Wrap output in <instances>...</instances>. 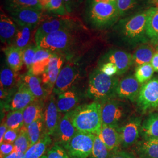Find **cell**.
Wrapping results in <instances>:
<instances>
[{
    "label": "cell",
    "mask_w": 158,
    "mask_h": 158,
    "mask_svg": "<svg viewBox=\"0 0 158 158\" xmlns=\"http://www.w3.org/2000/svg\"><path fill=\"white\" fill-rule=\"evenodd\" d=\"M150 8L119 19L108 31L109 37L129 47L147 44V24Z\"/></svg>",
    "instance_id": "cell-1"
},
{
    "label": "cell",
    "mask_w": 158,
    "mask_h": 158,
    "mask_svg": "<svg viewBox=\"0 0 158 158\" xmlns=\"http://www.w3.org/2000/svg\"><path fill=\"white\" fill-rule=\"evenodd\" d=\"M23 110L11 111L6 115L4 122L8 129L20 130L24 125Z\"/></svg>",
    "instance_id": "cell-35"
},
{
    "label": "cell",
    "mask_w": 158,
    "mask_h": 158,
    "mask_svg": "<svg viewBox=\"0 0 158 158\" xmlns=\"http://www.w3.org/2000/svg\"><path fill=\"white\" fill-rule=\"evenodd\" d=\"M47 158H69L66 150L64 148L55 143L51 147L47 153Z\"/></svg>",
    "instance_id": "cell-42"
},
{
    "label": "cell",
    "mask_w": 158,
    "mask_h": 158,
    "mask_svg": "<svg viewBox=\"0 0 158 158\" xmlns=\"http://www.w3.org/2000/svg\"><path fill=\"white\" fill-rule=\"evenodd\" d=\"M18 29L17 24L11 18L1 12L0 19V39L1 42L11 45Z\"/></svg>",
    "instance_id": "cell-22"
},
{
    "label": "cell",
    "mask_w": 158,
    "mask_h": 158,
    "mask_svg": "<svg viewBox=\"0 0 158 158\" xmlns=\"http://www.w3.org/2000/svg\"><path fill=\"white\" fill-rule=\"evenodd\" d=\"M84 0H63L68 14H72L79 9Z\"/></svg>",
    "instance_id": "cell-44"
},
{
    "label": "cell",
    "mask_w": 158,
    "mask_h": 158,
    "mask_svg": "<svg viewBox=\"0 0 158 158\" xmlns=\"http://www.w3.org/2000/svg\"><path fill=\"white\" fill-rule=\"evenodd\" d=\"M151 64L154 69V71L158 72V51H156L153 55Z\"/></svg>",
    "instance_id": "cell-49"
},
{
    "label": "cell",
    "mask_w": 158,
    "mask_h": 158,
    "mask_svg": "<svg viewBox=\"0 0 158 158\" xmlns=\"http://www.w3.org/2000/svg\"><path fill=\"white\" fill-rule=\"evenodd\" d=\"M97 135L98 136L111 152L117 151L121 147L119 127L102 125Z\"/></svg>",
    "instance_id": "cell-19"
},
{
    "label": "cell",
    "mask_w": 158,
    "mask_h": 158,
    "mask_svg": "<svg viewBox=\"0 0 158 158\" xmlns=\"http://www.w3.org/2000/svg\"><path fill=\"white\" fill-rule=\"evenodd\" d=\"M79 97L77 94L72 90H69L59 94L56 105L60 113H67L76 108Z\"/></svg>",
    "instance_id": "cell-24"
},
{
    "label": "cell",
    "mask_w": 158,
    "mask_h": 158,
    "mask_svg": "<svg viewBox=\"0 0 158 158\" xmlns=\"http://www.w3.org/2000/svg\"><path fill=\"white\" fill-rule=\"evenodd\" d=\"M40 158H47V155H44V156H42Z\"/></svg>",
    "instance_id": "cell-53"
},
{
    "label": "cell",
    "mask_w": 158,
    "mask_h": 158,
    "mask_svg": "<svg viewBox=\"0 0 158 158\" xmlns=\"http://www.w3.org/2000/svg\"><path fill=\"white\" fill-rule=\"evenodd\" d=\"M51 57L40 60L33 63L32 67L29 70V72L35 76H40L44 73L50 62Z\"/></svg>",
    "instance_id": "cell-41"
},
{
    "label": "cell",
    "mask_w": 158,
    "mask_h": 158,
    "mask_svg": "<svg viewBox=\"0 0 158 158\" xmlns=\"http://www.w3.org/2000/svg\"><path fill=\"white\" fill-rule=\"evenodd\" d=\"M140 134L142 139L158 138V114H151L142 123Z\"/></svg>",
    "instance_id": "cell-27"
},
{
    "label": "cell",
    "mask_w": 158,
    "mask_h": 158,
    "mask_svg": "<svg viewBox=\"0 0 158 158\" xmlns=\"http://www.w3.org/2000/svg\"><path fill=\"white\" fill-rule=\"evenodd\" d=\"M158 6V5H157V6Z\"/></svg>",
    "instance_id": "cell-55"
},
{
    "label": "cell",
    "mask_w": 158,
    "mask_h": 158,
    "mask_svg": "<svg viewBox=\"0 0 158 158\" xmlns=\"http://www.w3.org/2000/svg\"><path fill=\"white\" fill-rule=\"evenodd\" d=\"M151 2L153 6H156L158 4V0H151Z\"/></svg>",
    "instance_id": "cell-52"
},
{
    "label": "cell",
    "mask_w": 158,
    "mask_h": 158,
    "mask_svg": "<svg viewBox=\"0 0 158 158\" xmlns=\"http://www.w3.org/2000/svg\"><path fill=\"white\" fill-rule=\"evenodd\" d=\"M141 85L135 76L124 77L119 81L116 89V96L121 99L136 102L141 87Z\"/></svg>",
    "instance_id": "cell-17"
},
{
    "label": "cell",
    "mask_w": 158,
    "mask_h": 158,
    "mask_svg": "<svg viewBox=\"0 0 158 158\" xmlns=\"http://www.w3.org/2000/svg\"><path fill=\"white\" fill-rule=\"evenodd\" d=\"M37 49V46L30 44L23 49V64L28 69V70H29L32 66L35 54Z\"/></svg>",
    "instance_id": "cell-40"
},
{
    "label": "cell",
    "mask_w": 158,
    "mask_h": 158,
    "mask_svg": "<svg viewBox=\"0 0 158 158\" xmlns=\"http://www.w3.org/2000/svg\"><path fill=\"white\" fill-rule=\"evenodd\" d=\"M83 17L90 28L98 31L110 29L121 18L117 1L97 2L94 0L86 1Z\"/></svg>",
    "instance_id": "cell-2"
},
{
    "label": "cell",
    "mask_w": 158,
    "mask_h": 158,
    "mask_svg": "<svg viewBox=\"0 0 158 158\" xmlns=\"http://www.w3.org/2000/svg\"><path fill=\"white\" fill-rule=\"evenodd\" d=\"M8 12L10 17L19 27L30 26L36 28L42 21H44V10L23 8L8 10Z\"/></svg>",
    "instance_id": "cell-11"
},
{
    "label": "cell",
    "mask_w": 158,
    "mask_h": 158,
    "mask_svg": "<svg viewBox=\"0 0 158 158\" xmlns=\"http://www.w3.org/2000/svg\"><path fill=\"white\" fill-rule=\"evenodd\" d=\"M4 158H25V153L18 151H14Z\"/></svg>",
    "instance_id": "cell-50"
},
{
    "label": "cell",
    "mask_w": 158,
    "mask_h": 158,
    "mask_svg": "<svg viewBox=\"0 0 158 158\" xmlns=\"http://www.w3.org/2000/svg\"><path fill=\"white\" fill-rule=\"evenodd\" d=\"M110 1H117V0H110Z\"/></svg>",
    "instance_id": "cell-54"
},
{
    "label": "cell",
    "mask_w": 158,
    "mask_h": 158,
    "mask_svg": "<svg viewBox=\"0 0 158 158\" xmlns=\"http://www.w3.org/2000/svg\"><path fill=\"white\" fill-rule=\"evenodd\" d=\"M111 152L98 136L95 135L91 158H108Z\"/></svg>",
    "instance_id": "cell-37"
},
{
    "label": "cell",
    "mask_w": 158,
    "mask_h": 158,
    "mask_svg": "<svg viewBox=\"0 0 158 158\" xmlns=\"http://www.w3.org/2000/svg\"><path fill=\"white\" fill-rule=\"evenodd\" d=\"M79 76V69L74 63H69L61 69L57 78L53 92L60 94L68 91L73 85Z\"/></svg>",
    "instance_id": "cell-12"
},
{
    "label": "cell",
    "mask_w": 158,
    "mask_h": 158,
    "mask_svg": "<svg viewBox=\"0 0 158 158\" xmlns=\"http://www.w3.org/2000/svg\"><path fill=\"white\" fill-rule=\"evenodd\" d=\"M72 111L66 113L61 117L56 130L53 135L55 137V143L63 148H65L69 142L78 132L73 123Z\"/></svg>",
    "instance_id": "cell-13"
},
{
    "label": "cell",
    "mask_w": 158,
    "mask_h": 158,
    "mask_svg": "<svg viewBox=\"0 0 158 158\" xmlns=\"http://www.w3.org/2000/svg\"><path fill=\"white\" fill-rule=\"evenodd\" d=\"M13 144L15 148V151L21 152L24 153L27 152L29 147L31 146L28 131L25 125H23L20 129L17 139Z\"/></svg>",
    "instance_id": "cell-36"
},
{
    "label": "cell",
    "mask_w": 158,
    "mask_h": 158,
    "mask_svg": "<svg viewBox=\"0 0 158 158\" xmlns=\"http://www.w3.org/2000/svg\"><path fill=\"white\" fill-rule=\"evenodd\" d=\"M8 130V128L7 127L5 122L3 121L2 123H1L0 125V143H2L4 137L6 134V131Z\"/></svg>",
    "instance_id": "cell-48"
},
{
    "label": "cell",
    "mask_w": 158,
    "mask_h": 158,
    "mask_svg": "<svg viewBox=\"0 0 158 158\" xmlns=\"http://www.w3.org/2000/svg\"><path fill=\"white\" fill-rule=\"evenodd\" d=\"M99 69L104 73L109 76H114L117 74L118 69L117 66L111 62H106L100 64Z\"/></svg>",
    "instance_id": "cell-43"
},
{
    "label": "cell",
    "mask_w": 158,
    "mask_h": 158,
    "mask_svg": "<svg viewBox=\"0 0 158 158\" xmlns=\"http://www.w3.org/2000/svg\"><path fill=\"white\" fill-rule=\"evenodd\" d=\"M141 125V118L133 116L119 127L121 147L127 149L135 145L139 136Z\"/></svg>",
    "instance_id": "cell-10"
},
{
    "label": "cell",
    "mask_w": 158,
    "mask_h": 158,
    "mask_svg": "<svg viewBox=\"0 0 158 158\" xmlns=\"http://www.w3.org/2000/svg\"></svg>",
    "instance_id": "cell-56"
},
{
    "label": "cell",
    "mask_w": 158,
    "mask_h": 158,
    "mask_svg": "<svg viewBox=\"0 0 158 158\" xmlns=\"http://www.w3.org/2000/svg\"><path fill=\"white\" fill-rule=\"evenodd\" d=\"M101 64L106 62L114 63L118 69V75L125 73L134 64L132 55L118 49H113L107 52L100 60Z\"/></svg>",
    "instance_id": "cell-15"
},
{
    "label": "cell",
    "mask_w": 158,
    "mask_h": 158,
    "mask_svg": "<svg viewBox=\"0 0 158 158\" xmlns=\"http://www.w3.org/2000/svg\"><path fill=\"white\" fill-rule=\"evenodd\" d=\"M83 29L81 25L77 27L58 31L46 35L37 42L36 45L38 48L62 55L69 53L77 44L80 34L84 32Z\"/></svg>",
    "instance_id": "cell-3"
},
{
    "label": "cell",
    "mask_w": 158,
    "mask_h": 158,
    "mask_svg": "<svg viewBox=\"0 0 158 158\" xmlns=\"http://www.w3.org/2000/svg\"><path fill=\"white\" fill-rule=\"evenodd\" d=\"M108 158H136L135 155L132 152H128L124 150L118 149L112 152Z\"/></svg>",
    "instance_id": "cell-47"
},
{
    "label": "cell",
    "mask_w": 158,
    "mask_h": 158,
    "mask_svg": "<svg viewBox=\"0 0 158 158\" xmlns=\"http://www.w3.org/2000/svg\"><path fill=\"white\" fill-rule=\"evenodd\" d=\"M19 80L28 88L36 100H43L49 94L43 86L41 79L29 72L23 75Z\"/></svg>",
    "instance_id": "cell-21"
},
{
    "label": "cell",
    "mask_w": 158,
    "mask_h": 158,
    "mask_svg": "<svg viewBox=\"0 0 158 158\" xmlns=\"http://www.w3.org/2000/svg\"><path fill=\"white\" fill-rule=\"evenodd\" d=\"M15 151V148L13 143L3 142L0 145V157L4 158L6 156Z\"/></svg>",
    "instance_id": "cell-46"
},
{
    "label": "cell",
    "mask_w": 158,
    "mask_h": 158,
    "mask_svg": "<svg viewBox=\"0 0 158 158\" xmlns=\"http://www.w3.org/2000/svg\"><path fill=\"white\" fill-rule=\"evenodd\" d=\"M100 103L102 125L119 127L129 118L130 107L124 102L111 98Z\"/></svg>",
    "instance_id": "cell-6"
},
{
    "label": "cell",
    "mask_w": 158,
    "mask_h": 158,
    "mask_svg": "<svg viewBox=\"0 0 158 158\" xmlns=\"http://www.w3.org/2000/svg\"><path fill=\"white\" fill-rule=\"evenodd\" d=\"M118 79L109 76L97 68L90 74L87 95L94 101L101 102L114 98L116 96V89Z\"/></svg>",
    "instance_id": "cell-5"
},
{
    "label": "cell",
    "mask_w": 158,
    "mask_h": 158,
    "mask_svg": "<svg viewBox=\"0 0 158 158\" xmlns=\"http://www.w3.org/2000/svg\"><path fill=\"white\" fill-rule=\"evenodd\" d=\"M19 131L20 130L8 129L6 132V134L3 139L2 143L6 142V143H14L19 135Z\"/></svg>",
    "instance_id": "cell-45"
},
{
    "label": "cell",
    "mask_w": 158,
    "mask_h": 158,
    "mask_svg": "<svg viewBox=\"0 0 158 158\" xmlns=\"http://www.w3.org/2000/svg\"><path fill=\"white\" fill-rule=\"evenodd\" d=\"M63 63V56L54 53L51 57L50 62L45 73L42 74V83L48 93L53 90L57 78L62 69Z\"/></svg>",
    "instance_id": "cell-16"
},
{
    "label": "cell",
    "mask_w": 158,
    "mask_h": 158,
    "mask_svg": "<svg viewBox=\"0 0 158 158\" xmlns=\"http://www.w3.org/2000/svg\"><path fill=\"white\" fill-rule=\"evenodd\" d=\"M18 89L11 100L3 106V109L6 111H15L23 110L36 99L28 88L20 80L18 83Z\"/></svg>",
    "instance_id": "cell-14"
},
{
    "label": "cell",
    "mask_w": 158,
    "mask_h": 158,
    "mask_svg": "<svg viewBox=\"0 0 158 158\" xmlns=\"http://www.w3.org/2000/svg\"><path fill=\"white\" fill-rule=\"evenodd\" d=\"M154 72L151 63L144 64L136 68L135 77L141 84H143L151 79Z\"/></svg>",
    "instance_id": "cell-38"
},
{
    "label": "cell",
    "mask_w": 158,
    "mask_h": 158,
    "mask_svg": "<svg viewBox=\"0 0 158 158\" xmlns=\"http://www.w3.org/2000/svg\"><path fill=\"white\" fill-rule=\"evenodd\" d=\"M72 111V121L76 130L95 135L98 134L102 125L100 102L94 101L76 107Z\"/></svg>",
    "instance_id": "cell-4"
},
{
    "label": "cell",
    "mask_w": 158,
    "mask_h": 158,
    "mask_svg": "<svg viewBox=\"0 0 158 158\" xmlns=\"http://www.w3.org/2000/svg\"><path fill=\"white\" fill-rule=\"evenodd\" d=\"M136 102L143 114L158 108V79H151L142 84Z\"/></svg>",
    "instance_id": "cell-8"
},
{
    "label": "cell",
    "mask_w": 158,
    "mask_h": 158,
    "mask_svg": "<svg viewBox=\"0 0 158 158\" xmlns=\"http://www.w3.org/2000/svg\"><path fill=\"white\" fill-rule=\"evenodd\" d=\"M95 134L78 131L64 149L71 158H88L90 156Z\"/></svg>",
    "instance_id": "cell-7"
},
{
    "label": "cell",
    "mask_w": 158,
    "mask_h": 158,
    "mask_svg": "<svg viewBox=\"0 0 158 158\" xmlns=\"http://www.w3.org/2000/svg\"><path fill=\"white\" fill-rule=\"evenodd\" d=\"M81 25L80 23L70 18H49L40 23L35 34V43L49 34L60 30L72 28Z\"/></svg>",
    "instance_id": "cell-9"
},
{
    "label": "cell",
    "mask_w": 158,
    "mask_h": 158,
    "mask_svg": "<svg viewBox=\"0 0 158 158\" xmlns=\"http://www.w3.org/2000/svg\"><path fill=\"white\" fill-rule=\"evenodd\" d=\"M147 34L153 44L158 43V7L150 8L147 20Z\"/></svg>",
    "instance_id": "cell-29"
},
{
    "label": "cell",
    "mask_w": 158,
    "mask_h": 158,
    "mask_svg": "<svg viewBox=\"0 0 158 158\" xmlns=\"http://www.w3.org/2000/svg\"><path fill=\"white\" fill-rule=\"evenodd\" d=\"M17 73L8 66H4L1 70L0 85L1 89L6 90H12L17 81Z\"/></svg>",
    "instance_id": "cell-33"
},
{
    "label": "cell",
    "mask_w": 158,
    "mask_h": 158,
    "mask_svg": "<svg viewBox=\"0 0 158 158\" xmlns=\"http://www.w3.org/2000/svg\"><path fill=\"white\" fill-rule=\"evenodd\" d=\"M40 4L43 7L44 10L46 8V6L48 5L51 0H38Z\"/></svg>",
    "instance_id": "cell-51"
},
{
    "label": "cell",
    "mask_w": 158,
    "mask_h": 158,
    "mask_svg": "<svg viewBox=\"0 0 158 158\" xmlns=\"http://www.w3.org/2000/svg\"><path fill=\"white\" fill-rule=\"evenodd\" d=\"M60 113L58 110L55 97L51 96L44 111L45 134L50 136L54 134L61 119Z\"/></svg>",
    "instance_id": "cell-18"
},
{
    "label": "cell",
    "mask_w": 158,
    "mask_h": 158,
    "mask_svg": "<svg viewBox=\"0 0 158 158\" xmlns=\"http://www.w3.org/2000/svg\"><path fill=\"white\" fill-rule=\"evenodd\" d=\"M135 152L140 158H158V138L142 139L138 142Z\"/></svg>",
    "instance_id": "cell-23"
},
{
    "label": "cell",
    "mask_w": 158,
    "mask_h": 158,
    "mask_svg": "<svg viewBox=\"0 0 158 158\" xmlns=\"http://www.w3.org/2000/svg\"><path fill=\"white\" fill-rule=\"evenodd\" d=\"M44 104L43 100H35L23 110L24 125L27 127L38 119L44 118Z\"/></svg>",
    "instance_id": "cell-26"
},
{
    "label": "cell",
    "mask_w": 158,
    "mask_h": 158,
    "mask_svg": "<svg viewBox=\"0 0 158 158\" xmlns=\"http://www.w3.org/2000/svg\"><path fill=\"white\" fill-rule=\"evenodd\" d=\"M6 62L12 70L17 73L22 69L23 62V49L13 45H8L4 49Z\"/></svg>",
    "instance_id": "cell-25"
},
{
    "label": "cell",
    "mask_w": 158,
    "mask_h": 158,
    "mask_svg": "<svg viewBox=\"0 0 158 158\" xmlns=\"http://www.w3.org/2000/svg\"><path fill=\"white\" fill-rule=\"evenodd\" d=\"M35 27L25 26L19 27L17 34L12 41L11 45L14 46L21 49H24L28 45L32 37V34Z\"/></svg>",
    "instance_id": "cell-31"
},
{
    "label": "cell",
    "mask_w": 158,
    "mask_h": 158,
    "mask_svg": "<svg viewBox=\"0 0 158 158\" xmlns=\"http://www.w3.org/2000/svg\"><path fill=\"white\" fill-rule=\"evenodd\" d=\"M26 127L28 131L31 146L39 141L44 136L46 135L44 118L35 121Z\"/></svg>",
    "instance_id": "cell-32"
},
{
    "label": "cell",
    "mask_w": 158,
    "mask_h": 158,
    "mask_svg": "<svg viewBox=\"0 0 158 158\" xmlns=\"http://www.w3.org/2000/svg\"><path fill=\"white\" fill-rule=\"evenodd\" d=\"M52 143L51 136L46 134L39 141L29 147L25 153V158H40L44 155Z\"/></svg>",
    "instance_id": "cell-30"
},
{
    "label": "cell",
    "mask_w": 158,
    "mask_h": 158,
    "mask_svg": "<svg viewBox=\"0 0 158 158\" xmlns=\"http://www.w3.org/2000/svg\"><path fill=\"white\" fill-rule=\"evenodd\" d=\"M156 52L152 45L147 43L138 46L132 55L134 64L138 67L144 64L151 63Z\"/></svg>",
    "instance_id": "cell-28"
},
{
    "label": "cell",
    "mask_w": 158,
    "mask_h": 158,
    "mask_svg": "<svg viewBox=\"0 0 158 158\" xmlns=\"http://www.w3.org/2000/svg\"><path fill=\"white\" fill-rule=\"evenodd\" d=\"M6 6L7 11L23 8L44 10L38 0H6Z\"/></svg>",
    "instance_id": "cell-34"
},
{
    "label": "cell",
    "mask_w": 158,
    "mask_h": 158,
    "mask_svg": "<svg viewBox=\"0 0 158 158\" xmlns=\"http://www.w3.org/2000/svg\"><path fill=\"white\" fill-rule=\"evenodd\" d=\"M48 14L63 17L68 14L63 0H51L44 9Z\"/></svg>",
    "instance_id": "cell-39"
},
{
    "label": "cell",
    "mask_w": 158,
    "mask_h": 158,
    "mask_svg": "<svg viewBox=\"0 0 158 158\" xmlns=\"http://www.w3.org/2000/svg\"><path fill=\"white\" fill-rule=\"evenodd\" d=\"M151 0H117V6L121 18L152 6Z\"/></svg>",
    "instance_id": "cell-20"
}]
</instances>
